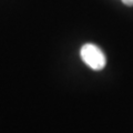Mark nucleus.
Here are the masks:
<instances>
[{"label": "nucleus", "mask_w": 133, "mask_h": 133, "mask_svg": "<svg viewBox=\"0 0 133 133\" xmlns=\"http://www.w3.org/2000/svg\"><path fill=\"white\" fill-rule=\"evenodd\" d=\"M80 56L82 61L93 70H102L105 66L107 59L103 51L93 43H85L82 45Z\"/></svg>", "instance_id": "f257e3e1"}, {"label": "nucleus", "mask_w": 133, "mask_h": 133, "mask_svg": "<svg viewBox=\"0 0 133 133\" xmlns=\"http://www.w3.org/2000/svg\"><path fill=\"white\" fill-rule=\"evenodd\" d=\"M122 2L127 6H133V0H122Z\"/></svg>", "instance_id": "f03ea898"}]
</instances>
